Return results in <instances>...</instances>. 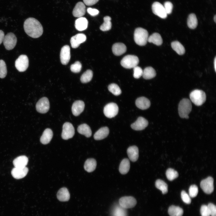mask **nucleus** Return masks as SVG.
<instances>
[{
	"label": "nucleus",
	"mask_w": 216,
	"mask_h": 216,
	"mask_svg": "<svg viewBox=\"0 0 216 216\" xmlns=\"http://www.w3.org/2000/svg\"><path fill=\"white\" fill-rule=\"evenodd\" d=\"M23 26L25 32L32 38H39L43 34V30L41 24L34 18L27 19L24 22Z\"/></svg>",
	"instance_id": "nucleus-1"
},
{
	"label": "nucleus",
	"mask_w": 216,
	"mask_h": 216,
	"mask_svg": "<svg viewBox=\"0 0 216 216\" xmlns=\"http://www.w3.org/2000/svg\"><path fill=\"white\" fill-rule=\"evenodd\" d=\"M192 106L191 101L186 98L182 99L179 103L178 112L179 116L182 118L188 119V115L191 112Z\"/></svg>",
	"instance_id": "nucleus-2"
},
{
	"label": "nucleus",
	"mask_w": 216,
	"mask_h": 216,
	"mask_svg": "<svg viewBox=\"0 0 216 216\" xmlns=\"http://www.w3.org/2000/svg\"><path fill=\"white\" fill-rule=\"evenodd\" d=\"M148 32L145 29L140 27L135 29L134 34V40L138 45H145L148 41Z\"/></svg>",
	"instance_id": "nucleus-3"
},
{
	"label": "nucleus",
	"mask_w": 216,
	"mask_h": 216,
	"mask_svg": "<svg viewBox=\"0 0 216 216\" xmlns=\"http://www.w3.org/2000/svg\"><path fill=\"white\" fill-rule=\"evenodd\" d=\"M190 97L191 101L197 106L202 105L206 100L205 93L202 90L198 89H196L191 92Z\"/></svg>",
	"instance_id": "nucleus-4"
},
{
	"label": "nucleus",
	"mask_w": 216,
	"mask_h": 216,
	"mask_svg": "<svg viewBox=\"0 0 216 216\" xmlns=\"http://www.w3.org/2000/svg\"><path fill=\"white\" fill-rule=\"evenodd\" d=\"M139 62L138 57L133 55H127L124 56L121 61V64L124 68L130 69L137 66Z\"/></svg>",
	"instance_id": "nucleus-5"
},
{
	"label": "nucleus",
	"mask_w": 216,
	"mask_h": 216,
	"mask_svg": "<svg viewBox=\"0 0 216 216\" xmlns=\"http://www.w3.org/2000/svg\"><path fill=\"white\" fill-rule=\"evenodd\" d=\"M3 42L5 49L8 50H10L16 45L17 38L14 34L9 32L4 36Z\"/></svg>",
	"instance_id": "nucleus-6"
},
{
	"label": "nucleus",
	"mask_w": 216,
	"mask_h": 216,
	"mask_svg": "<svg viewBox=\"0 0 216 216\" xmlns=\"http://www.w3.org/2000/svg\"><path fill=\"white\" fill-rule=\"evenodd\" d=\"M29 61L28 57L25 55H21L15 62V66L20 72L26 71L28 67Z\"/></svg>",
	"instance_id": "nucleus-7"
},
{
	"label": "nucleus",
	"mask_w": 216,
	"mask_h": 216,
	"mask_svg": "<svg viewBox=\"0 0 216 216\" xmlns=\"http://www.w3.org/2000/svg\"><path fill=\"white\" fill-rule=\"evenodd\" d=\"M118 111V108L117 104L114 103H110L104 106V112L106 117L111 118L117 115Z\"/></svg>",
	"instance_id": "nucleus-8"
},
{
	"label": "nucleus",
	"mask_w": 216,
	"mask_h": 216,
	"mask_svg": "<svg viewBox=\"0 0 216 216\" xmlns=\"http://www.w3.org/2000/svg\"><path fill=\"white\" fill-rule=\"evenodd\" d=\"M74 134V128L71 123L66 122L63 124L61 135L63 139L67 140L71 138L73 136Z\"/></svg>",
	"instance_id": "nucleus-9"
},
{
	"label": "nucleus",
	"mask_w": 216,
	"mask_h": 216,
	"mask_svg": "<svg viewBox=\"0 0 216 216\" xmlns=\"http://www.w3.org/2000/svg\"><path fill=\"white\" fill-rule=\"evenodd\" d=\"M213 182V178L210 176L208 177L201 181L200 183V187L205 193L210 194L214 190Z\"/></svg>",
	"instance_id": "nucleus-10"
},
{
	"label": "nucleus",
	"mask_w": 216,
	"mask_h": 216,
	"mask_svg": "<svg viewBox=\"0 0 216 216\" xmlns=\"http://www.w3.org/2000/svg\"><path fill=\"white\" fill-rule=\"evenodd\" d=\"M50 107V103L47 98L44 97L37 102L36 105L37 111L41 113H45L49 110Z\"/></svg>",
	"instance_id": "nucleus-11"
},
{
	"label": "nucleus",
	"mask_w": 216,
	"mask_h": 216,
	"mask_svg": "<svg viewBox=\"0 0 216 216\" xmlns=\"http://www.w3.org/2000/svg\"><path fill=\"white\" fill-rule=\"evenodd\" d=\"M135 199L131 196H125L121 198L119 200V204L125 209L134 207L136 204Z\"/></svg>",
	"instance_id": "nucleus-12"
},
{
	"label": "nucleus",
	"mask_w": 216,
	"mask_h": 216,
	"mask_svg": "<svg viewBox=\"0 0 216 216\" xmlns=\"http://www.w3.org/2000/svg\"><path fill=\"white\" fill-rule=\"evenodd\" d=\"M152 9L153 13L162 19H165L167 16L164 6L160 2H155L152 5Z\"/></svg>",
	"instance_id": "nucleus-13"
},
{
	"label": "nucleus",
	"mask_w": 216,
	"mask_h": 216,
	"mask_svg": "<svg viewBox=\"0 0 216 216\" xmlns=\"http://www.w3.org/2000/svg\"><path fill=\"white\" fill-rule=\"evenodd\" d=\"M70 48L68 45L64 46L61 49L60 58L62 63L66 65L69 62L70 59Z\"/></svg>",
	"instance_id": "nucleus-14"
},
{
	"label": "nucleus",
	"mask_w": 216,
	"mask_h": 216,
	"mask_svg": "<svg viewBox=\"0 0 216 216\" xmlns=\"http://www.w3.org/2000/svg\"><path fill=\"white\" fill-rule=\"evenodd\" d=\"M86 39V35L82 33L78 34L72 37L70 40L72 47L74 48L78 47L81 44L84 42Z\"/></svg>",
	"instance_id": "nucleus-15"
},
{
	"label": "nucleus",
	"mask_w": 216,
	"mask_h": 216,
	"mask_svg": "<svg viewBox=\"0 0 216 216\" xmlns=\"http://www.w3.org/2000/svg\"><path fill=\"white\" fill-rule=\"evenodd\" d=\"M147 120L143 117H138L136 120L131 125L133 129L136 130H140L144 129L148 125Z\"/></svg>",
	"instance_id": "nucleus-16"
},
{
	"label": "nucleus",
	"mask_w": 216,
	"mask_h": 216,
	"mask_svg": "<svg viewBox=\"0 0 216 216\" xmlns=\"http://www.w3.org/2000/svg\"><path fill=\"white\" fill-rule=\"evenodd\" d=\"M28 169L26 166L24 167H15L12 170L11 173L13 177L16 179H20L25 177L27 175Z\"/></svg>",
	"instance_id": "nucleus-17"
},
{
	"label": "nucleus",
	"mask_w": 216,
	"mask_h": 216,
	"mask_svg": "<svg viewBox=\"0 0 216 216\" xmlns=\"http://www.w3.org/2000/svg\"><path fill=\"white\" fill-rule=\"evenodd\" d=\"M86 8L85 4L82 2H79L75 6L72 14L75 17H80L84 16L86 13Z\"/></svg>",
	"instance_id": "nucleus-18"
},
{
	"label": "nucleus",
	"mask_w": 216,
	"mask_h": 216,
	"mask_svg": "<svg viewBox=\"0 0 216 216\" xmlns=\"http://www.w3.org/2000/svg\"><path fill=\"white\" fill-rule=\"evenodd\" d=\"M85 107L84 102L81 100L75 101L72 106V112L75 116L79 115L83 111Z\"/></svg>",
	"instance_id": "nucleus-19"
},
{
	"label": "nucleus",
	"mask_w": 216,
	"mask_h": 216,
	"mask_svg": "<svg viewBox=\"0 0 216 216\" xmlns=\"http://www.w3.org/2000/svg\"><path fill=\"white\" fill-rule=\"evenodd\" d=\"M127 153L130 160L134 162L136 161L139 157V150L135 146L129 147L127 150Z\"/></svg>",
	"instance_id": "nucleus-20"
},
{
	"label": "nucleus",
	"mask_w": 216,
	"mask_h": 216,
	"mask_svg": "<svg viewBox=\"0 0 216 216\" xmlns=\"http://www.w3.org/2000/svg\"><path fill=\"white\" fill-rule=\"evenodd\" d=\"M127 50V48L124 44L117 43L114 44L112 47L113 53L117 56H120L124 53Z\"/></svg>",
	"instance_id": "nucleus-21"
},
{
	"label": "nucleus",
	"mask_w": 216,
	"mask_h": 216,
	"mask_svg": "<svg viewBox=\"0 0 216 216\" xmlns=\"http://www.w3.org/2000/svg\"><path fill=\"white\" fill-rule=\"evenodd\" d=\"M135 103L136 106L142 110L149 108L151 105L150 100L148 98L143 97L138 98L136 100Z\"/></svg>",
	"instance_id": "nucleus-22"
},
{
	"label": "nucleus",
	"mask_w": 216,
	"mask_h": 216,
	"mask_svg": "<svg viewBox=\"0 0 216 216\" xmlns=\"http://www.w3.org/2000/svg\"><path fill=\"white\" fill-rule=\"evenodd\" d=\"M88 23V21L85 17H79L75 21V27L78 31H83L87 28Z\"/></svg>",
	"instance_id": "nucleus-23"
},
{
	"label": "nucleus",
	"mask_w": 216,
	"mask_h": 216,
	"mask_svg": "<svg viewBox=\"0 0 216 216\" xmlns=\"http://www.w3.org/2000/svg\"><path fill=\"white\" fill-rule=\"evenodd\" d=\"M109 130L106 127H102L99 129L94 134V137L96 140H100L106 137L109 134Z\"/></svg>",
	"instance_id": "nucleus-24"
},
{
	"label": "nucleus",
	"mask_w": 216,
	"mask_h": 216,
	"mask_svg": "<svg viewBox=\"0 0 216 216\" xmlns=\"http://www.w3.org/2000/svg\"><path fill=\"white\" fill-rule=\"evenodd\" d=\"M53 132L50 128H46L44 131L40 138V142L44 144H46L50 142L52 136Z\"/></svg>",
	"instance_id": "nucleus-25"
},
{
	"label": "nucleus",
	"mask_w": 216,
	"mask_h": 216,
	"mask_svg": "<svg viewBox=\"0 0 216 216\" xmlns=\"http://www.w3.org/2000/svg\"><path fill=\"white\" fill-rule=\"evenodd\" d=\"M57 197L60 201H68L70 198V194L68 189L66 188H62L58 191Z\"/></svg>",
	"instance_id": "nucleus-26"
},
{
	"label": "nucleus",
	"mask_w": 216,
	"mask_h": 216,
	"mask_svg": "<svg viewBox=\"0 0 216 216\" xmlns=\"http://www.w3.org/2000/svg\"><path fill=\"white\" fill-rule=\"evenodd\" d=\"M112 216H127L126 209L121 207L119 204L114 206L111 212Z\"/></svg>",
	"instance_id": "nucleus-27"
},
{
	"label": "nucleus",
	"mask_w": 216,
	"mask_h": 216,
	"mask_svg": "<svg viewBox=\"0 0 216 216\" xmlns=\"http://www.w3.org/2000/svg\"><path fill=\"white\" fill-rule=\"evenodd\" d=\"M28 162V158L25 156H19L14 160L13 164L15 167H26Z\"/></svg>",
	"instance_id": "nucleus-28"
},
{
	"label": "nucleus",
	"mask_w": 216,
	"mask_h": 216,
	"mask_svg": "<svg viewBox=\"0 0 216 216\" xmlns=\"http://www.w3.org/2000/svg\"><path fill=\"white\" fill-rule=\"evenodd\" d=\"M77 131L80 134L85 135L87 137H90L92 132L90 127L86 124H83L78 127Z\"/></svg>",
	"instance_id": "nucleus-29"
},
{
	"label": "nucleus",
	"mask_w": 216,
	"mask_h": 216,
	"mask_svg": "<svg viewBox=\"0 0 216 216\" xmlns=\"http://www.w3.org/2000/svg\"><path fill=\"white\" fill-rule=\"evenodd\" d=\"M96 165L97 162L95 159L93 158H89L86 161L84 167L85 170L90 172L95 170Z\"/></svg>",
	"instance_id": "nucleus-30"
},
{
	"label": "nucleus",
	"mask_w": 216,
	"mask_h": 216,
	"mask_svg": "<svg viewBox=\"0 0 216 216\" xmlns=\"http://www.w3.org/2000/svg\"><path fill=\"white\" fill-rule=\"evenodd\" d=\"M130 168V163L128 159H124L120 164L119 170L122 174H125L129 171Z\"/></svg>",
	"instance_id": "nucleus-31"
},
{
	"label": "nucleus",
	"mask_w": 216,
	"mask_h": 216,
	"mask_svg": "<svg viewBox=\"0 0 216 216\" xmlns=\"http://www.w3.org/2000/svg\"><path fill=\"white\" fill-rule=\"evenodd\" d=\"M168 213L170 216H182L183 210L178 206L172 205L168 208Z\"/></svg>",
	"instance_id": "nucleus-32"
},
{
	"label": "nucleus",
	"mask_w": 216,
	"mask_h": 216,
	"mask_svg": "<svg viewBox=\"0 0 216 216\" xmlns=\"http://www.w3.org/2000/svg\"><path fill=\"white\" fill-rule=\"evenodd\" d=\"M148 41L157 46L160 45L163 43L162 38L160 34L158 33H154L149 37Z\"/></svg>",
	"instance_id": "nucleus-33"
},
{
	"label": "nucleus",
	"mask_w": 216,
	"mask_h": 216,
	"mask_svg": "<svg viewBox=\"0 0 216 216\" xmlns=\"http://www.w3.org/2000/svg\"><path fill=\"white\" fill-rule=\"evenodd\" d=\"M156 75L155 70L151 67L146 68L143 70L142 77L146 80H148L154 77Z\"/></svg>",
	"instance_id": "nucleus-34"
},
{
	"label": "nucleus",
	"mask_w": 216,
	"mask_h": 216,
	"mask_svg": "<svg viewBox=\"0 0 216 216\" xmlns=\"http://www.w3.org/2000/svg\"><path fill=\"white\" fill-rule=\"evenodd\" d=\"M171 45L172 49L179 55L184 54L185 50L184 46L179 42L175 41L171 43Z\"/></svg>",
	"instance_id": "nucleus-35"
},
{
	"label": "nucleus",
	"mask_w": 216,
	"mask_h": 216,
	"mask_svg": "<svg viewBox=\"0 0 216 216\" xmlns=\"http://www.w3.org/2000/svg\"><path fill=\"white\" fill-rule=\"evenodd\" d=\"M187 24L189 28L194 29L196 28L198 24V20L195 14H190L187 20Z\"/></svg>",
	"instance_id": "nucleus-36"
},
{
	"label": "nucleus",
	"mask_w": 216,
	"mask_h": 216,
	"mask_svg": "<svg viewBox=\"0 0 216 216\" xmlns=\"http://www.w3.org/2000/svg\"><path fill=\"white\" fill-rule=\"evenodd\" d=\"M111 19V18L108 16H106L104 17V22L100 26V30L103 31H106L111 29L112 26Z\"/></svg>",
	"instance_id": "nucleus-37"
},
{
	"label": "nucleus",
	"mask_w": 216,
	"mask_h": 216,
	"mask_svg": "<svg viewBox=\"0 0 216 216\" xmlns=\"http://www.w3.org/2000/svg\"><path fill=\"white\" fill-rule=\"evenodd\" d=\"M155 185L157 188L161 191L163 194H166L167 192V185L162 180H157L155 182Z\"/></svg>",
	"instance_id": "nucleus-38"
},
{
	"label": "nucleus",
	"mask_w": 216,
	"mask_h": 216,
	"mask_svg": "<svg viewBox=\"0 0 216 216\" xmlns=\"http://www.w3.org/2000/svg\"><path fill=\"white\" fill-rule=\"evenodd\" d=\"M93 72L90 70H88L84 72L80 77V81L82 83H86L90 82L93 76Z\"/></svg>",
	"instance_id": "nucleus-39"
},
{
	"label": "nucleus",
	"mask_w": 216,
	"mask_h": 216,
	"mask_svg": "<svg viewBox=\"0 0 216 216\" xmlns=\"http://www.w3.org/2000/svg\"><path fill=\"white\" fill-rule=\"evenodd\" d=\"M108 89L110 92L116 96L120 94L122 92V91L119 86L115 83H112L109 85Z\"/></svg>",
	"instance_id": "nucleus-40"
},
{
	"label": "nucleus",
	"mask_w": 216,
	"mask_h": 216,
	"mask_svg": "<svg viewBox=\"0 0 216 216\" xmlns=\"http://www.w3.org/2000/svg\"><path fill=\"white\" fill-rule=\"evenodd\" d=\"M166 174L167 178L170 181L173 180L178 176V172L176 170L171 168L167 170Z\"/></svg>",
	"instance_id": "nucleus-41"
},
{
	"label": "nucleus",
	"mask_w": 216,
	"mask_h": 216,
	"mask_svg": "<svg viewBox=\"0 0 216 216\" xmlns=\"http://www.w3.org/2000/svg\"><path fill=\"white\" fill-rule=\"evenodd\" d=\"M7 70L6 63L3 60H0V78H4L7 74Z\"/></svg>",
	"instance_id": "nucleus-42"
},
{
	"label": "nucleus",
	"mask_w": 216,
	"mask_h": 216,
	"mask_svg": "<svg viewBox=\"0 0 216 216\" xmlns=\"http://www.w3.org/2000/svg\"><path fill=\"white\" fill-rule=\"evenodd\" d=\"M82 67V64L79 61H76L71 65L70 69L72 72L78 73L81 71Z\"/></svg>",
	"instance_id": "nucleus-43"
},
{
	"label": "nucleus",
	"mask_w": 216,
	"mask_h": 216,
	"mask_svg": "<svg viewBox=\"0 0 216 216\" xmlns=\"http://www.w3.org/2000/svg\"><path fill=\"white\" fill-rule=\"evenodd\" d=\"M198 192V188L195 184L191 185L189 189V195L190 197L193 198L196 197Z\"/></svg>",
	"instance_id": "nucleus-44"
},
{
	"label": "nucleus",
	"mask_w": 216,
	"mask_h": 216,
	"mask_svg": "<svg viewBox=\"0 0 216 216\" xmlns=\"http://www.w3.org/2000/svg\"><path fill=\"white\" fill-rule=\"evenodd\" d=\"M133 68V76L134 78L138 79L142 76L143 70L140 67L137 66Z\"/></svg>",
	"instance_id": "nucleus-45"
},
{
	"label": "nucleus",
	"mask_w": 216,
	"mask_h": 216,
	"mask_svg": "<svg viewBox=\"0 0 216 216\" xmlns=\"http://www.w3.org/2000/svg\"><path fill=\"white\" fill-rule=\"evenodd\" d=\"M181 197L183 201L187 204H190L191 202L190 196L184 190H182L181 193Z\"/></svg>",
	"instance_id": "nucleus-46"
},
{
	"label": "nucleus",
	"mask_w": 216,
	"mask_h": 216,
	"mask_svg": "<svg viewBox=\"0 0 216 216\" xmlns=\"http://www.w3.org/2000/svg\"><path fill=\"white\" fill-rule=\"evenodd\" d=\"M201 216H210V212L207 206L203 205L201 206L200 209Z\"/></svg>",
	"instance_id": "nucleus-47"
},
{
	"label": "nucleus",
	"mask_w": 216,
	"mask_h": 216,
	"mask_svg": "<svg viewBox=\"0 0 216 216\" xmlns=\"http://www.w3.org/2000/svg\"><path fill=\"white\" fill-rule=\"evenodd\" d=\"M164 6L167 14H170L172 13L173 6L171 2L169 1L165 2Z\"/></svg>",
	"instance_id": "nucleus-48"
},
{
	"label": "nucleus",
	"mask_w": 216,
	"mask_h": 216,
	"mask_svg": "<svg viewBox=\"0 0 216 216\" xmlns=\"http://www.w3.org/2000/svg\"><path fill=\"white\" fill-rule=\"evenodd\" d=\"M210 215L211 216H216V207L213 204L210 203L207 205Z\"/></svg>",
	"instance_id": "nucleus-49"
},
{
	"label": "nucleus",
	"mask_w": 216,
	"mask_h": 216,
	"mask_svg": "<svg viewBox=\"0 0 216 216\" xmlns=\"http://www.w3.org/2000/svg\"><path fill=\"white\" fill-rule=\"evenodd\" d=\"M87 11L90 15L92 16H95L99 13V11L98 10L91 8H88L87 9Z\"/></svg>",
	"instance_id": "nucleus-50"
},
{
	"label": "nucleus",
	"mask_w": 216,
	"mask_h": 216,
	"mask_svg": "<svg viewBox=\"0 0 216 216\" xmlns=\"http://www.w3.org/2000/svg\"><path fill=\"white\" fill-rule=\"evenodd\" d=\"M99 0H83L84 3L87 6H91L96 4Z\"/></svg>",
	"instance_id": "nucleus-51"
},
{
	"label": "nucleus",
	"mask_w": 216,
	"mask_h": 216,
	"mask_svg": "<svg viewBox=\"0 0 216 216\" xmlns=\"http://www.w3.org/2000/svg\"><path fill=\"white\" fill-rule=\"evenodd\" d=\"M4 36V34L3 31L0 30V44L3 41Z\"/></svg>",
	"instance_id": "nucleus-52"
},
{
	"label": "nucleus",
	"mask_w": 216,
	"mask_h": 216,
	"mask_svg": "<svg viewBox=\"0 0 216 216\" xmlns=\"http://www.w3.org/2000/svg\"><path fill=\"white\" fill-rule=\"evenodd\" d=\"M214 69H215L214 70H215V71H216V57H215L214 59Z\"/></svg>",
	"instance_id": "nucleus-53"
},
{
	"label": "nucleus",
	"mask_w": 216,
	"mask_h": 216,
	"mask_svg": "<svg viewBox=\"0 0 216 216\" xmlns=\"http://www.w3.org/2000/svg\"><path fill=\"white\" fill-rule=\"evenodd\" d=\"M214 20L215 22H216V15H215L214 17Z\"/></svg>",
	"instance_id": "nucleus-54"
}]
</instances>
